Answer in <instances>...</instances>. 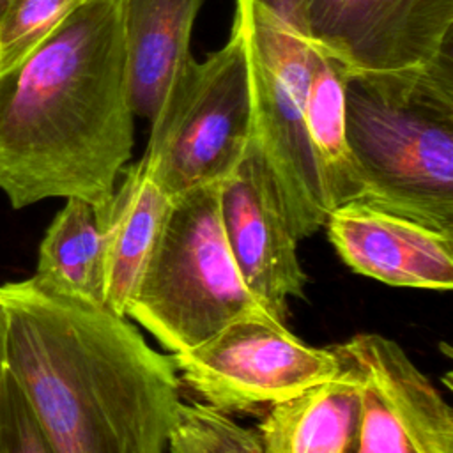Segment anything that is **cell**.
Instances as JSON below:
<instances>
[{
	"mask_svg": "<svg viewBox=\"0 0 453 453\" xmlns=\"http://www.w3.org/2000/svg\"><path fill=\"white\" fill-rule=\"evenodd\" d=\"M0 453H53L9 370L0 386Z\"/></svg>",
	"mask_w": 453,
	"mask_h": 453,
	"instance_id": "cell-19",
	"label": "cell"
},
{
	"mask_svg": "<svg viewBox=\"0 0 453 453\" xmlns=\"http://www.w3.org/2000/svg\"><path fill=\"white\" fill-rule=\"evenodd\" d=\"M203 0H122L131 108L150 126L177 101L196 64L191 32Z\"/></svg>",
	"mask_w": 453,
	"mask_h": 453,
	"instance_id": "cell-12",
	"label": "cell"
},
{
	"mask_svg": "<svg viewBox=\"0 0 453 453\" xmlns=\"http://www.w3.org/2000/svg\"><path fill=\"white\" fill-rule=\"evenodd\" d=\"M246 16L255 143L294 235L310 237L333 211L313 157L304 103L317 55L303 0H241Z\"/></svg>",
	"mask_w": 453,
	"mask_h": 453,
	"instance_id": "cell-5",
	"label": "cell"
},
{
	"mask_svg": "<svg viewBox=\"0 0 453 453\" xmlns=\"http://www.w3.org/2000/svg\"><path fill=\"white\" fill-rule=\"evenodd\" d=\"M359 386L340 373L269 407L258 434L264 453H347L359 423Z\"/></svg>",
	"mask_w": 453,
	"mask_h": 453,
	"instance_id": "cell-14",
	"label": "cell"
},
{
	"mask_svg": "<svg viewBox=\"0 0 453 453\" xmlns=\"http://www.w3.org/2000/svg\"><path fill=\"white\" fill-rule=\"evenodd\" d=\"M324 226L336 253L357 274L393 287H453V234L363 202L334 207Z\"/></svg>",
	"mask_w": 453,
	"mask_h": 453,
	"instance_id": "cell-11",
	"label": "cell"
},
{
	"mask_svg": "<svg viewBox=\"0 0 453 453\" xmlns=\"http://www.w3.org/2000/svg\"><path fill=\"white\" fill-rule=\"evenodd\" d=\"M218 184L172 198L156 246L126 306L172 354L244 315L267 311L244 285L221 223Z\"/></svg>",
	"mask_w": 453,
	"mask_h": 453,
	"instance_id": "cell-4",
	"label": "cell"
},
{
	"mask_svg": "<svg viewBox=\"0 0 453 453\" xmlns=\"http://www.w3.org/2000/svg\"><path fill=\"white\" fill-rule=\"evenodd\" d=\"M0 297L7 370L53 453H163L180 402L172 356L127 317L35 276Z\"/></svg>",
	"mask_w": 453,
	"mask_h": 453,
	"instance_id": "cell-1",
	"label": "cell"
},
{
	"mask_svg": "<svg viewBox=\"0 0 453 453\" xmlns=\"http://www.w3.org/2000/svg\"><path fill=\"white\" fill-rule=\"evenodd\" d=\"M85 0H9L0 12V74L34 51Z\"/></svg>",
	"mask_w": 453,
	"mask_h": 453,
	"instance_id": "cell-18",
	"label": "cell"
},
{
	"mask_svg": "<svg viewBox=\"0 0 453 453\" xmlns=\"http://www.w3.org/2000/svg\"><path fill=\"white\" fill-rule=\"evenodd\" d=\"M331 349L361 396L347 453H453V409L396 342L357 333Z\"/></svg>",
	"mask_w": 453,
	"mask_h": 453,
	"instance_id": "cell-9",
	"label": "cell"
},
{
	"mask_svg": "<svg viewBox=\"0 0 453 453\" xmlns=\"http://www.w3.org/2000/svg\"><path fill=\"white\" fill-rule=\"evenodd\" d=\"M345 133L357 202L453 234V67L350 76Z\"/></svg>",
	"mask_w": 453,
	"mask_h": 453,
	"instance_id": "cell-3",
	"label": "cell"
},
{
	"mask_svg": "<svg viewBox=\"0 0 453 453\" xmlns=\"http://www.w3.org/2000/svg\"><path fill=\"white\" fill-rule=\"evenodd\" d=\"M347 80L342 65L317 46L304 103V126L333 209L357 202L361 195L345 133Z\"/></svg>",
	"mask_w": 453,
	"mask_h": 453,
	"instance_id": "cell-15",
	"label": "cell"
},
{
	"mask_svg": "<svg viewBox=\"0 0 453 453\" xmlns=\"http://www.w3.org/2000/svg\"><path fill=\"white\" fill-rule=\"evenodd\" d=\"M34 276L65 294L103 304V232L97 205L78 196L65 198L41 242Z\"/></svg>",
	"mask_w": 453,
	"mask_h": 453,
	"instance_id": "cell-16",
	"label": "cell"
},
{
	"mask_svg": "<svg viewBox=\"0 0 453 453\" xmlns=\"http://www.w3.org/2000/svg\"><path fill=\"white\" fill-rule=\"evenodd\" d=\"M172 361L179 380L225 414H264L340 373L331 347L304 343L269 311L232 320Z\"/></svg>",
	"mask_w": 453,
	"mask_h": 453,
	"instance_id": "cell-7",
	"label": "cell"
},
{
	"mask_svg": "<svg viewBox=\"0 0 453 453\" xmlns=\"http://www.w3.org/2000/svg\"><path fill=\"white\" fill-rule=\"evenodd\" d=\"M7 2H9V0H0V12H2V9L5 7V4H7Z\"/></svg>",
	"mask_w": 453,
	"mask_h": 453,
	"instance_id": "cell-21",
	"label": "cell"
},
{
	"mask_svg": "<svg viewBox=\"0 0 453 453\" xmlns=\"http://www.w3.org/2000/svg\"><path fill=\"white\" fill-rule=\"evenodd\" d=\"M166 446L170 453H264L258 432L198 402H179Z\"/></svg>",
	"mask_w": 453,
	"mask_h": 453,
	"instance_id": "cell-17",
	"label": "cell"
},
{
	"mask_svg": "<svg viewBox=\"0 0 453 453\" xmlns=\"http://www.w3.org/2000/svg\"><path fill=\"white\" fill-rule=\"evenodd\" d=\"M133 119L122 0H85L0 74V189L14 209L104 203L131 157Z\"/></svg>",
	"mask_w": 453,
	"mask_h": 453,
	"instance_id": "cell-2",
	"label": "cell"
},
{
	"mask_svg": "<svg viewBox=\"0 0 453 453\" xmlns=\"http://www.w3.org/2000/svg\"><path fill=\"white\" fill-rule=\"evenodd\" d=\"M219 209L244 285L274 319L285 322L288 299L303 296L306 273L297 257V237L255 138L239 166L221 182Z\"/></svg>",
	"mask_w": 453,
	"mask_h": 453,
	"instance_id": "cell-10",
	"label": "cell"
},
{
	"mask_svg": "<svg viewBox=\"0 0 453 453\" xmlns=\"http://www.w3.org/2000/svg\"><path fill=\"white\" fill-rule=\"evenodd\" d=\"M255 134L246 16L234 0L228 41L195 64L166 115L150 126L142 156L147 170L175 198L223 182L246 156Z\"/></svg>",
	"mask_w": 453,
	"mask_h": 453,
	"instance_id": "cell-6",
	"label": "cell"
},
{
	"mask_svg": "<svg viewBox=\"0 0 453 453\" xmlns=\"http://www.w3.org/2000/svg\"><path fill=\"white\" fill-rule=\"evenodd\" d=\"M120 175L108 200L97 205L103 232V304L117 315L126 313L172 203L143 159Z\"/></svg>",
	"mask_w": 453,
	"mask_h": 453,
	"instance_id": "cell-13",
	"label": "cell"
},
{
	"mask_svg": "<svg viewBox=\"0 0 453 453\" xmlns=\"http://www.w3.org/2000/svg\"><path fill=\"white\" fill-rule=\"evenodd\" d=\"M313 42L347 76L453 67V0H303Z\"/></svg>",
	"mask_w": 453,
	"mask_h": 453,
	"instance_id": "cell-8",
	"label": "cell"
},
{
	"mask_svg": "<svg viewBox=\"0 0 453 453\" xmlns=\"http://www.w3.org/2000/svg\"><path fill=\"white\" fill-rule=\"evenodd\" d=\"M7 329H9L7 308L0 297V386L7 372Z\"/></svg>",
	"mask_w": 453,
	"mask_h": 453,
	"instance_id": "cell-20",
	"label": "cell"
}]
</instances>
